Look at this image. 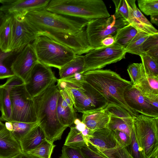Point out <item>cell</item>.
Here are the masks:
<instances>
[{"label": "cell", "mask_w": 158, "mask_h": 158, "mask_svg": "<svg viewBox=\"0 0 158 158\" xmlns=\"http://www.w3.org/2000/svg\"><path fill=\"white\" fill-rule=\"evenodd\" d=\"M31 44L39 61L59 69L76 55L70 48L44 35H38Z\"/></svg>", "instance_id": "obj_5"}, {"label": "cell", "mask_w": 158, "mask_h": 158, "mask_svg": "<svg viewBox=\"0 0 158 158\" xmlns=\"http://www.w3.org/2000/svg\"><path fill=\"white\" fill-rule=\"evenodd\" d=\"M5 127L8 130L11 131L12 129V125L11 122H6L5 124Z\"/></svg>", "instance_id": "obj_51"}, {"label": "cell", "mask_w": 158, "mask_h": 158, "mask_svg": "<svg viewBox=\"0 0 158 158\" xmlns=\"http://www.w3.org/2000/svg\"><path fill=\"white\" fill-rule=\"evenodd\" d=\"M129 24L126 20L116 19L114 15L107 18L89 21L85 29L88 43L93 48L101 47V42L104 38L114 36L118 29Z\"/></svg>", "instance_id": "obj_8"}, {"label": "cell", "mask_w": 158, "mask_h": 158, "mask_svg": "<svg viewBox=\"0 0 158 158\" xmlns=\"http://www.w3.org/2000/svg\"><path fill=\"white\" fill-rule=\"evenodd\" d=\"M12 129L10 131L15 139L19 143L39 124L34 123H24L19 122H11Z\"/></svg>", "instance_id": "obj_29"}, {"label": "cell", "mask_w": 158, "mask_h": 158, "mask_svg": "<svg viewBox=\"0 0 158 158\" xmlns=\"http://www.w3.org/2000/svg\"><path fill=\"white\" fill-rule=\"evenodd\" d=\"M140 56L146 77H158V63L144 53Z\"/></svg>", "instance_id": "obj_36"}, {"label": "cell", "mask_w": 158, "mask_h": 158, "mask_svg": "<svg viewBox=\"0 0 158 158\" xmlns=\"http://www.w3.org/2000/svg\"><path fill=\"white\" fill-rule=\"evenodd\" d=\"M76 128L79 131L81 132L86 127L85 125L77 118L74 121V123Z\"/></svg>", "instance_id": "obj_47"}, {"label": "cell", "mask_w": 158, "mask_h": 158, "mask_svg": "<svg viewBox=\"0 0 158 158\" xmlns=\"http://www.w3.org/2000/svg\"><path fill=\"white\" fill-rule=\"evenodd\" d=\"M134 85L143 94L158 95V77H146Z\"/></svg>", "instance_id": "obj_30"}, {"label": "cell", "mask_w": 158, "mask_h": 158, "mask_svg": "<svg viewBox=\"0 0 158 158\" xmlns=\"http://www.w3.org/2000/svg\"><path fill=\"white\" fill-rule=\"evenodd\" d=\"M57 79L51 67L38 61L24 84L27 91L32 98Z\"/></svg>", "instance_id": "obj_12"}, {"label": "cell", "mask_w": 158, "mask_h": 158, "mask_svg": "<svg viewBox=\"0 0 158 158\" xmlns=\"http://www.w3.org/2000/svg\"><path fill=\"white\" fill-rule=\"evenodd\" d=\"M85 145V142L81 132L75 127H70L64 145L81 148Z\"/></svg>", "instance_id": "obj_33"}, {"label": "cell", "mask_w": 158, "mask_h": 158, "mask_svg": "<svg viewBox=\"0 0 158 158\" xmlns=\"http://www.w3.org/2000/svg\"><path fill=\"white\" fill-rule=\"evenodd\" d=\"M137 2L139 9L146 15L158 14V0H138Z\"/></svg>", "instance_id": "obj_38"}, {"label": "cell", "mask_w": 158, "mask_h": 158, "mask_svg": "<svg viewBox=\"0 0 158 158\" xmlns=\"http://www.w3.org/2000/svg\"><path fill=\"white\" fill-rule=\"evenodd\" d=\"M60 158H86L81 148L64 145Z\"/></svg>", "instance_id": "obj_42"}, {"label": "cell", "mask_w": 158, "mask_h": 158, "mask_svg": "<svg viewBox=\"0 0 158 158\" xmlns=\"http://www.w3.org/2000/svg\"><path fill=\"white\" fill-rule=\"evenodd\" d=\"M74 108L71 109L62 99L60 95L59 98L57 108V118L60 123L63 126L70 127L77 118Z\"/></svg>", "instance_id": "obj_23"}, {"label": "cell", "mask_w": 158, "mask_h": 158, "mask_svg": "<svg viewBox=\"0 0 158 158\" xmlns=\"http://www.w3.org/2000/svg\"><path fill=\"white\" fill-rule=\"evenodd\" d=\"M19 52L12 51L6 52L0 48V71L11 69V64Z\"/></svg>", "instance_id": "obj_40"}, {"label": "cell", "mask_w": 158, "mask_h": 158, "mask_svg": "<svg viewBox=\"0 0 158 158\" xmlns=\"http://www.w3.org/2000/svg\"><path fill=\"white\" fill-rule=\"evenodd\" d=\"M127 148L133 158H147L138 141L134 128L131 135L130 144Z\"/></svg>", "instance_id": "obj_37"}, {"label": "cell", "mask_w": 158, "mask_h": 158, "mask_svg": "<svg viewBox=\"0 0 158 158\" xmlns=\"http://www.w3.org/2000/svg\"><path fill=\"white\" fill-rule=\"evenodd\" d=\"M5 127V125L0 120V131Z\"/></svg>", "instance_id": "obj_52"}, {"label": "cell", "mask_w": 158, "mask_h": 158, "mask_svg": "<svg viewBox=\"0 0 158 158\" xmlns=\"http://www.w3.org/2000/svg\"><path fill=\"white\" fill-rule=\"evenodd\" d=\"M51 0H0V11L5 15L24 16L27 13L46 9Z\"/></svg>", "instance_id": "obj_16"}, {"label": "cell", "mask_w": 158, "mask_h": 158, "mask_svg": "<svg viewBox=\"0 0 158 158\" xmlns=\"http://www.w3.org/2000/svg\"><path fill=\"white\" fill-rule=\"evenodd\" d=\"M8 15L12 17L10 51L19 52L35 40L38 36V33L27 22L24 16Z\"/></svg>", "instance_id": "obj_11"}, {"label": "cell", "mask_w": 158, "mask_h": 158, "mask_svg": "<svg viewBox=\"0 0 158 158\" xmlns=\"http://www.w3.org/2000/svg\"><path fill=\"white\" fill-rule=\"evenodd\" d=\"M6 15L2 12L0 11V26L5 20Z\"/></svg>", "instance_id": "obj_50"}, {"label": "cell", "mask_w": 158, "mask_h": 158, "mask_svg": "<svg viewBox=\"0 0 158 158\" xmlns=\"http://www.w3.org/2000/svg\"><path fill=\"white\" fill-rule=\"evenodd\" d=\"M83 73H77L65 78L60 79L68 83L81 85L85 82Z\"/></svg>", "instance_id": "obj_45"}, {"label": "cell", "mask_w": 158, "mask_h": 158, "mask_svg": "<svg viewBox=\"0 0 158 158\" xmlns=\"http://www.w3.org/2000/svg\"><path fill=\"white\" fill-rule=\"evenodd\" d=\"M105 109L110 116L123 119L134 118L124 108L114 104H108Z\"/></svg>", "instance_id": "obj_39"}, {"label": "cell", "mask_w": 158, "mask_h": 158, "mask_svg": "<svg viewBox=\"0 0 158 158\" xmlns=\"http://www.w3.org/2000/svg\"><path fill=\"white\" fill-rule=\"evenodd\" d=\"M96 148L109 158H133L127 147L122 146L118 142L116 146L112 148L103 149Z\"/></svg>", "instance_id": "obj_35"}, {"label": "cell", "mask_w": 158, "mask_h": 158, "mask_svg": "<svg viewBox=\"0 0 158 158\" xmlns=\"http://www.w3.org/2000/svg\"><path fill=\"white\" fill-rule=\"evenodd\" d=\"M22 152L19 143L6 127L0 131V158H11Z\"/></svg>", "instance_id": "obj_20"}, {"label": "cell", "mask_w": 158, "mask_h": 158, "mask_svg": "<svg viewBox=\"0 0 158 158\" xmlns=\"http://www.w3.org/2000/svg\"><path fill=\"white\" fill-rule=\"evenodd\" d=\"M20 78L15 75L8 78L5 83L0 85V120L10 122L11 103L10 92L14 86L24 83Z\"/></svg>", "instance_id": "obj_18"}, {"label": "cell", "mask_w": 158, "mask_h": 158, "mask_svg": "<svg viewBox=\"0 0 158 158\" xmlns=\"http://www.w3.org/2000/svg\"><path fill=\"white\" fill-rule=\"evenodd\" d=\"M115 6L114 15L116 19H121L127 21L128 9L126 0H113Z\"/></svg>", "instance_id": "obj_41"}, {"label": "cell", "mask_w": 158, "mask_h": 158, "mask_svg": "<svg viewBox=\"0 0 158 158\" xmlns=\"http://www.w3.org/2000/svg\"><path fill=\"white\" fill-rule=\"evenodd\" d=\"M38 33L77 35L85 29L89 21L52 12L46 9L30 12L24 16Z\"/></svg>", "instance_id": "obj_3"}, {"label": "cell", "mask_w": 158, "mask_h": 158, "mask_svg": "<svg viewBox=\"0 0 158 158\" xmlns=\"http://www.w3.org/2000/svg\"><path fill=\"white\" fill-rule=\"evenodd\" d=\"M11 158H37L26 152H21Z\"/></svg>", "instance_id": "obj_48"}, {"label": "cell", "mask_w": 158, "mask_h": 158, "mask_svg": "<svg viewBox=\"0 0 158 158\" xmlns=\"http://www.w3.org/2000/svg\"><path fill=\"white\" fill-rule=\"evenodd\" d=\"M134 118L123 119L110 116L107 128L112 131L123 132L129 136L134 128Z\"/></svg>", "instance_id": "obj_26"}, {"label": "cell", "mask_w": 158, "mask_h": 158, "mask_svg": "<svg viewBox=\"0 0 158 158\" xmlns=\"http://www.w3.org/2000/svg\"><path fill=\"white\" fill-rule=\"evenodd\" d=\"M115 43L114 36H109L103 40L101 42V47H108L111 46Z\"/></svg>", "instance_id": "obj_46"}, {"label": "cell", "mask_w": 158, "mask_h": 158, "mask_svg": "<svg viewBox=\"0 0 158 158\" xmlns=\"http://www.w3.org/2000/svg\"><path fill=\"white\" fill-rule=\"evenodd\" d=\"M85 69L84 56L76 55L72 60L59 69L60 79L65 78L77 73H84Z\"/></svg>", "instance_id": "obj_24"}, {"label": "cell", "mask_w": 158, "mask_h": 158, "mask_svg": "<svg viewBox=\"0 0 158 158\" xmlns=\"http://www.w3.org/2000/svg\"><path fill=\"white\" fill-rule=\"evenodd\" d=\"M40 35L47 36L67 47L73 51L76 55L86 54L94 48L90 46L88 43L85 29L76 35L46 32L38 33V36Z\"/></svg>", "instance_id": "obj_13"}, {"label": "cell", "mask_w": 158, "mask_h": 158, "mask_svg": "<svg viewBox=\"0 0 158 158\" xmlns=\"http://www.w3.org/2000/svg\"><path fill=\"white\" fill-rule=\"evenodd\" d=\"M139 143L147 158H158V118L139 114L134 118Z\"/></svg>", "instance_id": "obj_6"}, {"label": "cell", "mask_w": 158, "mask_h": 158, "mask_svg": "<svg viewBox=\"0 0 158 158\" xmlns=\"http://www.w3.org/2000/svg\"><path fill=\"white\" fill-rule=\"evenodd\" d=\"M6 15L5 20L0 26V48L7 52H10L12 17L10 15Z\"/></svg>", "instance_id": "obj_25"}, {"label": "cell", "mask_w": 158, "mask_h": 158, "mask_svg": "<svg viewBox=\"0 0 158 158\" xmlns=\"http://www.w3.org/2000/svg\"><path fill=\"white\" fill-rule=\"evenodd\" d=\"M46 9L52 12L88 21L110 16L102 0H51Z\"/></svg>", "instance_id": "obj_4"}, {"label": "cell", "mask_w": 158, "mask_h": 158, "mask_svg": "<svg viewBox=\"0 0 158 158\" xmlns=\"http://www.w3.org/2000/svg\"><path fill=\"white\" fill-rule=\"evenodd\" d=\"M81 149L86 158H109L88 142L87 145H85Z\"/></svg>", "instance_id": "obj_43"}, {"label": "cell", "mask_w": 158, "mask_h": 158, "mask_svg": "<svg viewBox=\"0 0 158 158\" xmlns=\"http://www.w3.org/2000/svg\"><path fill=\"white\" fill-rule=\"evenodd\" d=\"M128 9L127 21L138 30L149 35L158 33V30L137 7L135 0H126Z\"/></svg>", "instance_id": "obj_17"}, {"label": "cell", "mask_w": 158, "mask_h": 158, "mask_svg": "<svg viewBox=\"0 0 158 158\" xmlns=\"http://www.w3.org/2000/svg\"><path fill=\"white\" fill-rule=\"evenodd\" d=\"M85 82L99 93L108 104H114L124 108L133 117L139 114L133 110L125 102L124 93L132 85L130 81L122 78L110 69H96L83 73Z\"/></svg>", "instance_id": "obj_2"}, {"label": "cell", "mask_w": 158, "mask_h": 158, "mask_svg": "<svg viewBox=\"0 0 158 158\" xmlns=\"http://www.w3.org/2000/svg\"><path fill=\"white\" fill-rule=\"evenodd\" d=\"M88 141L96 147L103 149L114 148L117 143L113 131L107 128L94 131Z\"/></svg>", "instance_id": "obj_21"}, {"label": "cell", "mask_w": 158, "mask_h": 158, "mask_svg": "<svg viewBox=\"0 0 158 158\" xmlns=\"http://www.w3.org/2000/svg\"><path fill=\"white\" fill-rule=\"evenodd\" d=\"M142 49L143 53L158 63V33L149 36L144 42Z\"/></svg>", "instance_id": "obj_32"}, {"label": "cell", "mask_w": 158, "mask_h": 158, "mask_svg": "<svg viewBox=\"0 0 158 158\" xmlns=\"http://www.w3.org/2000/svg\"><path fill=\"white\" fill-rule=\"evenodd\" d=\"M137 32L138 30L131 24L125 26L117 31L114 36L115 43L125 49Z\"/></svg>", "instance_id": "obj_27"}, {"label": "cell", "mask_w": 158, "mask_h": 158, "mask_svg": "<svg viewBox=\"0 0 158 158\" xmlns=\"http://www.w3.org/2000/svg\"><path fill=\"white\" fill-rule=\"evenodd\" d=\"M55 146L46 139L35 148L26 152L37 158H51Z\"/></svg>", "instance_id": "obj_31"}, {"label": "cell", "mask_w": 158, "mask_h": 158, "mask_svg": "<svg viewBox=\"0 0 158 158\" xmlns=\"http://www.w3.org/2000/svg\"><path fill=\"white\" fill-rule=\"evenodd\" d=\"M126 53L123 47L116 43L109 46L94 48L84 56L85 72L100 69L119 61L125 58Z\"/></svg>", "instance_id": "obj_10"}, {"label": "cell", "mask_w": 158, "mask_h": 158, "mask_svg": "<svg viewBox=\"0 0 158 158\" xmlns=\"http://www.w3.org/2000/svg\"><path fill=\"white\" fill-rule=\"evenodd\" d=\"M150 35L142 31L138 30L136 35L126 48L125 49L126 52L140 56L143 53V44Z\"/></svg>", "instance_id": "obj_28"}, {"label": "cell", "mask_w": 158, "mask_h": 158, "mask_svg": "<svg viewBox=\"0 0 158 158\" xmlns=\"http://www.w3.org/2000/svg\"></svg>", "instance_id": "obj_53"}, {"label": "cell", "mask_w": 158, "mask_h": 158, "mask_svg": "<svg viewBox=\"0 0 158 158\" xmlns=\"http://www.w3.org/2000/svg\"><path fill=\"white\" fill-rule=\"evenodd\" d=\"M45 139L44 132L38 124L19 142L22 151L27 152L35 148Z\"/></svg>", "instance_id": "obj_22"}, {"label": "cell", "mask_w": 158, "mask_h": 158, "mask_svg": "<svg viewBox=\"0 0 158 158\" xmlns=\"http://www.w3.org/2000/svg\"><path fill=\"white\" fill-rule=\"evenodd\" d=\"M38 61L32 44H29L18 53L11 69L15 75L21 79L25 83Z\"/></svg>", "instance_id": "obj_14"}, {"label": "cell", "mask_w": 158, "mask_h": 158, "mask_svg": "<svg viewBox=\"0 0 158 158\" xmlns=\"http://www.w3.org/2000/svg\"><path fill=\"white\" fill-rule=\"evenodd\" d=\"M127 71L133 85L137 84L146 77L142 63H133L130 64Z\"/></svg>", "instance_id": "obj_34"}, {"label": "cell", "mask_w": 158, "mask_h": 158, "mask_svg": "<svg viewBox=\"0 0 158 158\" xmlns=\"http://www.w3.org/2000/svg\"><path fill=\"white\" fill-rule=\"evenodd\" d=\"M151 22L157 26L158 25V14H155L150 15Z\"/></svg>", "instance_id": "obj_49"}, {"label": "cell", "mask_w": 158, "mask_h": 158, "mask_svg": "<svg viewBox=\"0 0 158 158\" xmlns=\"http://www.w3.org/2000/svg\"><path fill=\"white\" fill-rule=\"evenodd\" d=\"M110 115L105 108L82 113L81 122L91 130L94 131L107 128Z\"/></svg>", "instance_id": "obj_19"}, {"label": "cell", "mask_w": 158, "mask_h": 158, "mask_svg": "<svg viewBox=\"0 0 158 158\" xmlns=\"http://www.w3.org/2000/svg\"><path fill=\"white\" fill-rule=\"evenodd\" d=\"M57 80L32 98L39 125L43 131L46 139L53 143L61 139L67 127L62 125L57 116V108L60 93Z\"/></svg>", "instance_id": "obj_1"}, {"label": "cell", "mask_w": 158, "mask_h": 158, "mask_svg": "<svg viewBox=\"0 0 158 158\" xmlns=\"http://www.w3.org/2000/svg\"><path fill=\"white\" fill-rule=\"evenodd\" d=\"M114 136L118 143L125 147L129 146L131 142V136L126 133L119 131H113Z\"/></svg>", "instance_id": "obj_44"}, {"label": "cell", "mask_w": 158, "mask_h": 158, "mask_svg": "<svg viewBox=\"0 0 158 158\" xmlns=\"http://www.w3.org/2000/svg\"><path fill=\"white\" fill-rule=\"evenodd\" d=\"M11 103L10 122H37L33 98L23 83L13 86L10 92Z\"/></svg>", "instance_id": "obj_7"}, {"label": "cell", "mask_w": 158, "mask_h": 158, "mask_svg": "<svg viewBox=\"0 0 158 158\" xmlns=\"http://www.w3.org/2000/svg\"><path fill=\"white\" fill-rule=\"evenodd\" d=\"M124 97L127 105L141 114L158 118V109L150 103L147 98L132 85L125 90Z\"/></svg>", "instance_id": "obj_15"}, {"label": "cell", "mask_w": 158, "mask_h": 158, "mask_svg": "<svg viewBox=\"0 0 158 158\" xmlns=\"http://www.w3.org/2000/svg\"><path fill=\"white\" fill-rule=\"evenodd\" d=\"M60 83L70 89L74 99L73 107L79 112L105 108L108 104L103 96L86 82L81 85Z\"/></svg>", "instance_id": "obj_9"}]
</instances>
